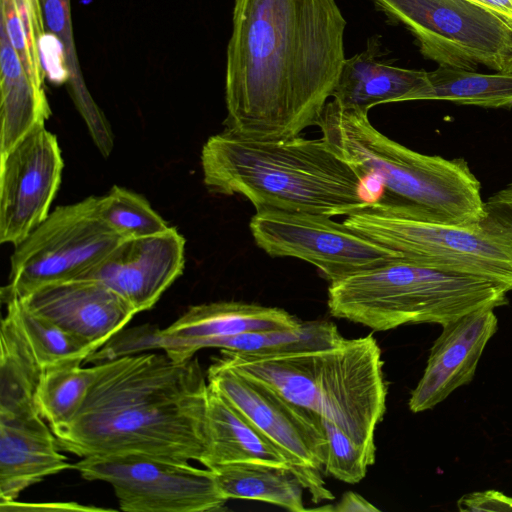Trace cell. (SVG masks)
I'll return each instance as SVG.
<instances>
[{
  "label": "cell",
  "mask_w": 512,
  "mask_h": 512,
  "mask_svg": "<svg viewBox=\"0 0 512 512\" xmlns=\"http://www.w3.org/2000/svg\"><path fill=\"white\" fill-rule=\"evenodd\" d=\"M346 24L335 0H235L226 130L283 140L316 125L346 59Z\"/></svg>",
  "instance_id": "obj_1"
},
{
  "label": "cell",
  "mask_w": 512,
  "mask_h": 512,
  "mask_svg": "<svg viewBox=\"0 0 512 512\" xmlns=\"http://www.w3.org/2000/svg\"><path fill=\"white\" fill-rule=\"evenodd\" d=\"M75 417L52 430L81 458L144 454L201 462L208 381L197 357L184 362L150 351L104 361Z\"/></svg>",
  "instance_id": "obj_2"
},
{
  "label": "cell",
  "mask_w": 512,
  "mask_h": 512,
  "mask_svg": "<svg viewBox=\"0 0 512 512\" xmlns=\"http://www.w3.org/2000/svg\"><path fill=\"white\" fill-rule=\"evenodd\" d=\"M201 167L208 189L239 194L256 210L347 216L377 200L367 176L323 137L257 140L225 129L203 145Z\"/></svg>",
  "instance_id": "obj_3"
},
{
  "label": "cell",
  "mask_w": 512,
  "mask_h": 512,
  "mask_svg": "<svg viewBox=\"0 0 512 512\" xmlns=\"http://www.w3.org/2000/svg\"><path fill=\"white\" fill-rule=\"evenodd\" d=\"M219 357L330 420L375 456V429L386 411L388 386L381 349L371 334L326 349L271 356L220 349Z\"/></svg>",
  "instance_id": "obj_4"
},
{
  "label": "cell",
  "mask_w": 512,
  "mask_h": 512,
  "mask_svg": "<svg viewBox=\"0 0 512 512\" xmlns=\"http://www.w3.org/2000/svg\"><path fill=\"white\" fill-rule=\"evenodd\" d=\"M316 125L322 137L386 197L418 209L427 218L467 226L487 217L481 184L463 158L414 151L385 136L368 112L327 102Z\"/></svg>",
  "instance_id": "obj_5"
},
{
  "label": "cell",
  "mask_w": 512,
  "mask_h": 512,
  "mask_svg": "<svg viewBox=\"0 0 512 512\" xmlns=\"http://www.w3.org/2000/svg\"><path fill=\"white\" fill-rule=\"evenodd\" d=\"M508 292L487 279L394 260L330 282L327 305L333 317L387 331L422 323L443 326L506 305Z\"/></svg>",
  "instance_id": "obj_6"
},
{
  "label": "cell",
  "mask_w": 512,
  "mask_h": 512,
  "mask_svg": "<svg viewBox=\"0 0 512 512\" xmlns=\"http://www.w3.org/2000/svg\"><path fill=\"white\" fill-rule=\"evenodd\" d=\"M343 223L395 252L399 260L487 279L512 291V237L488 214L473 225L445 224L382 195Z\"/></svg>",
  "instance_id": "obj_7"
},
{
  "label": "cell",
  "mask_w": 512,
  "mask_h": 512,
  "mask_svg": "<svg viewBox=\"0 0 512 512\" xmlns=\"http://www.w3.org/2000/svg\"><path fill=\"white\" fill-rule=\"evenodd\" d=\"M97 199L57 207L15 245L3 303L46 284L82 278L124 240L101 218Z\"/></svg>",
  "instance_id": "obj_8"
},
{
  "label": "cell",
  "mask_w": 512,
  "mask_h": 512,
  "mask_svg": "<svg viewBox=\"0 0 512 512\" xmlns=\"http://www.w3.org/2000/svg\"><path fill=\"white\" fill-rule=\"evenodd\" d=\"M415 37L439 66L475 71L483 65L512 73V28L470 0H373Z\"/></svg>",
  "instance_id": "obj_9"
},
{
  "label": "cell",
  "mask_w": 512,
  "mask_h": 512,
  "mask_svg": "<svg viewBox=\"0 0 512 512\" xmlns=\"http://www.w3.org/2000/svg\"><path fill=\"white\" fill-rule=\"evenodd\" d=\"M217 390L288 460L292 473L320 503L334 498L323 471L326 440L320 415L289 401L273 388L224 362L213 359L206 372Z\"/></svg>",
  "instance_id": "obj_10"
},
{
  "label": "cell",
  "mask_w": 512,
  "mask_h": 512,
  "mask_svg": "<svg viewBox=\"0 0 512 512\" xmlns=\"http://www.w3.org/2000/svg\"><path fill=\"white\" fill-rule=\"evenodd\" d=\"M82 478L111 485L125 512L222 510L225 498L211 469L144 454L83 457L72 465Z\"/></svg>",
  "instance_id": "obj_11"
},
{
  "label": "cell",
  "mask_w": 512,
  "mask_h": 512,
  "mask_svg": "<svg viewBox=\"0 0 512 512\" xmlns=\"http://www.w3.org/2000/svg\"><path fill=\"white\" fill-rule=\"evenodd\" d=\"M331 218L261 208L249 227L256 245L265 253L309 262L330 282L400 259L390 249Z\"/></svg>",
  "instance_id": "obj_12"
},
{
  "label": "cell",
  "mask_w": 512,
  "mask_h": 512,
  "mask_svg": "<svg viewBox=\"0 0 512 512\" xmlns=\"http://www.w3.org/2000/svg\"><path fill=\"white\" fill-rule=\"evenodd\" d=\"M64 162L57 137L45 126L0 154V242L20 243L49 215Z\"/></svg>",
  "instance_id": "obj_13"
},
{
  "label": "cell",
  "mask_w": 512,
  "mask_h": 512,
  "mask_svg": "<svg viewBox=\"0 0 512 512\" xmlns=\"http://www.w3.org/2000/svg\"><path fill=\"white\" fill-rule=\"evenodd\" d=\"M184 265L185 239L170 226L159 234L122 240L82 278L102 282L139 313L158 302Z\"/></svg>",
  "instance_id": "obj_14"
},
{
  "label": "cell",
  "mask_w": 512,
  "mask_h": 512,
  "mask_svg": "<svg viewBox=\"0 0 512 512\" xmlns=\"http://www.w3.org/2000/svg\"><path fill=\"white\" fill-rule=\"evenodd\" d=\"M16 299L97 350L137 314L124 298L89 278L46 284Z\"/></svg>",
  "instance_id": "obj_15"
},
{
  "label": "cell",
  "mask_w": 512,
  "mask_h": 512,
  "mask_svg": "<svg viewBox=\"0 0 512 512\" xmlns=\"http://www.w3.org/2000/svg\"><path fill=\"white\" fill-rule=\"evenodd\" d=\"M494 309H480L443 325L434 341L424 373L412 390L414 413L432 409L454 390L470 383L490 338L497 331Z\"/></svg>",
  "instance_id": "obj_16"
},
{
  "label": "cell",
  "mask_w": 512,
  "mask_h": 512,
  "mask_svg": "<svg viewBox=\"0 0 512 512\" xmlns=\"http://www.w3.org/2000/svg\"><path fill=\"white\" fill-rule=\"evenodd\" d=\"M39 413L0 417V502L16 501L47 476L72 469Z\"/></svg>",
  "instance_id": "obj_17"
},
{
  "label": "cell",
  "mask_w": 512,
  "mask_h": 512,
  "mask_svg": "<svg viewBox=\"0 0 512 512\" xmlns=\"http://www.w3.org/2000/svg\"><path fill=\"white\" fill-rule=\"evenodd\" d=\"M344 338L330 321L302 322L298 327L245 332L229 337L209 339H179L163 335L157 326L149 329L143 345L147 350H163L172 360L184 362L204 348H219L234 352L271 356L285 353L334 347Z\"/></svg>",
  "instance_id": "obj_18"
},
{
  "label": "cell",
  "mask_w": 512,
  "mask_h": 512,
  "mask_svg": "<svg viewBox=\"0 0 512 512\" xmlns=\"http://www.w3.org/2000/svg\"><path fill=\"white\" fill-rule=\"evenodd\" d=\"M40 2L45 37L48 36L53 40L42 50L44 68L50 64L45 73L50 71L53 62H56L53 81L66 85L69 96L85 121L96 147L103 156L107 157L113 150V133L83 77L75 45L71 0H40Z\"/></svg>",
  "instance_id": "obj_19"
},
{
  "label": "cell",
  "mask_w": 512,
  "mask_h": 512,
  "mask_svg": "<svg viewBox=\"0 0 512 512\" xmlns=\"http://www.w3.org/2000/svg\"><path fill=\"white\" fill-rule=\"evenodd\" d=\"M200 463L208 469L247 464L272 466L292 472L285 456L209 384L206 448Z\"/></svg>",
  "instance_id": "obj_20"
},
{
  "label": "cell",
  "mask_w": 512,
  "mask_h": 512,
  "mask_svg": "<svg viewBox=\"0 0 512 512\" xmlns=\"http://www.w3.org/2000/svg\"><path fill=\"white\" fill-rule=\"evenodd\" d=\"M378 36L371 37L366 49L346 58L333 100L345 107L368 112L370 108L391 102H404L426 83L427 71L393 66L378 60Z\"/></svg>",
  "instance_id": "obj_21"
},
{
  "label": "cell",
  "mask_w": 512,
  "mask_h": 512,
  "mask_svg": "<svg viewBox=\"0 0 512 512\" xmlns=\"http://www.w3.org/2000/svg\"><path fill=\"white\" fill-rule=\"evenodd\" d=\"M301 323V320L278 307L218 301L189 307L160 332L179 339H209L251 331L295 328Z\"/></svg>",
  "instance_id": "obj_22"
},
{
  "label": "cell",
  "mask_w": 512,
  "mask_h": 512,
  "mask_svg": "<svg viewBox=\"0 0 512 512\" xmlns=\"http://www.w3.org/2000/svg\"><path fill=\"white\" fill-rule=\"evenodd\" d=\"M51 115L43 88L28 76L0 27V154L9 151Z\"/></svg>",
  "instance_id": "obj_23"
},
{
  "label": "cell",
  "mask_w": 512,
  "mask_h": 512,
  "mask_svg": "<svg viewBox=\"0 0 512 512\" xmlns=\"http://www.w3.org/2000/svg\"><path fill=\"white\" fill-rule=\"evenodd\" d=\"M0 345V417L39 413L36 393L44 371L7 313L1 320Z\"/></svg>",
  "instance_id": "obj_24"
},
{
  "label": "cell",
  "mask_w": 512,
  "mask_h": 512,
  "mask_svg": "<svg viewBox=\"0 0 512 512\" xmlns=\"http://www.w3.org/2000/svg\"><path fill=\"white\" fill-rule=\"evenodd\" d=\"M442 100L483 108H512V73L483 74L439 66L427 72L426 83L408 98Z\"/></svg>",
  "instance_id": "obj_25"
},
{
  "label": "cell",
  "mask_w": 512,
  "mask_h": 512,
  "mask_svg": "<svg viewBox=\"0 0 512 512\" xmlns=\"http://www.w3.org/2000/svg\"><path fill=\"white\" fill-rule=\"evenodd\" d=\"M211 470L218 489L227 499L257 500L293 512L307 510L303 502L304 487L288 469L235 464Z\"/></svg>",
  "instance_id": "obj_26"
},
{
  "label": "cell",
  "mask_w": 512,
  "mask_h": 512,
  "mask_svg": "<svg viewBox=\"0 0 512 512\" xmlns=\"http://www.w3.org/2000/svg\"><path fill=\"white\" fill-rule=\"evenodd\" d=\"M104 365V362H99L92 367H82L81 363H72L43 372L36 405L52 430L66 425L75 417Z\"/></svg>",
  "instance_id": "obj_27"
},
{
  "label": "cell",
  "mask_w": 512,
  "mask_h": 512,
  "mask_svg": "<svg viewBox=\"0 0 512 512\" xmlns=\"http://www.w3.org/2000/svg\"><path fill=\"white\" fill-rule=\"evenodd\" d=\"M9 314L30 344L43 371L83 363L97 349L27 308L19 299L6 303Z\"/></svg>",
  "instance_id": "obj_28"
},
{
  "label": "cell",
  "mask_w": 512,
  "mask_h": 512,
  "mask_svg": "<svg viewBox=\"0 0 512 512\" xmlns=\"http://www.w3.org/2000/svg\"><path fill=\"white\" fill-rule=\"evenodd\" d=\"M0 27L31 80L44 89L45 27L40 0H0Z\"/></svg>",
  "instance_id": "obj_29"
},
{
  "label": "cell",
  "mask_w": 512,
  "mask_h": 512,
  "mask_svg": "<svg viewBox=\"0 0 512 512\" xmlns=\"http://www.w3.org/2000/svg\"><path fill=\"white\" fill-rule=\"evenodd\" d=\"M103 221L121 238L131 239L159 234L169 224L143 196L119 186L97 199Z\"/></svg>",
  "instance_id": "obj_30"
},
{
  "label": "cell",
  "mask_w": 512,
  "mask_h": 512,
  "mask_svg": "<svg viewBox=\"0 0 512 512\" xmlns=\"http://www.w3.org/2000/svg\"><path fill=\"white\" fill-rule=\"evenodd\" d=\"M326 446L323 471L335 479L356 484L367 473L369 466L375 462L371 455L355 443L346 433L330 420L320 416Z\"/></svg>",
  "instance_id": "obj_31"
},
{
  "label": "cell",
  "mask_w": 512,
  "mask_h": 512,
  "mask_svg": "<svg viewBox=\"0 0 512 512\" xmlns=\"http://www.w3.org/2000/svg\"><path fill=\"white\" fill-rule=\"evenodd\" d=\"M460 511H512V497L497 490L473 492L457 502Z\"/></svg>",
  "instance_id": "obj_32"
},
{
  "label": "cell",
  "mask_w": 512,
  "mask_h": 512,
  "mask_svg": "<svg viewBox=\"0 0 512 512\" xmlns=\"http://www.w3.org/2000/svg\"><path fill=\"white\" fill-rule=\"evenodd\" d=\"M487 214L512 237V182L494 193L485 202Z\"/></svg>",
  "instance_id": "obj_33"
},
{
  "label": "cell",
  "mask_w": 512,
  "mask_h": 512,
  "mask_svg": "<svg viewBox=\"0 0 512 512\" xmlns=\"http://www.w3.org/2000/svg\"><path fill=\"white\" fill-rule=\"evenodd\" d=\"M313 510L333 512H379V509L358 493L345 492L334 506L315 508Z\"/></svg>",
  "instance_id": "obj_34"
},
{
  "label": "cell",
  "mask_w": 512,
  "mask_h": 512,
  "mask_svg": "<svg viewBox=\"0 0 512 512\" xmlns=\"http://www.w3.org/2000/svg\"><path fill=\"white\" fill-rule=\"evenodd\" d=\"M502 18L512 28V0H470Z\"/></svg>",
  "instance_id": "obj_35"
}]
</instances>
